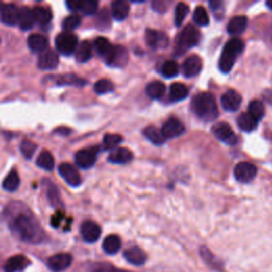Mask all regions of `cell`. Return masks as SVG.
<instances>
[{"mask_svg":"<svg viewBox=\"0 0 272 272\" xmlns=\"http://www.w3.org/2000/svg\"><path fill=\"white\" fill-rule=\"evenodd\" d=\"M11 231L19 240L27 243H40L44 239V231L35 217L26 212L18 213L10 221Z\"/></svg>","mask_w":272,"mask_h":272,"instance_id":"1","label":"cell"},{"mask_svg":"<svg viewBox=\"0 0 272 272\" xmlns=\"http://www.w3.org/2000/svg\"><path fill=\"white\" fill-rule=\"evenodd\" d=\"M191 107L199 118L204 121H212L217 118L218 107L215 97L211 93L198 94L192 100Z\"/></svg>","mask_w":272,"mask_h":272,"instance_id":"2","label":"cell"},{"mask_svg":"<svg viewBox=\"0 0 272 272\" xmlns=\"http://www.w3.org/2000/svg\"><path fill=\"white\" fill-rule=\"evenodd\" d=\"M244 48V44L239 38H232L230 40L224 50L222 55L220 57L219 61V68L222 72H229L233 65L235 64V61L237 57L242 53V50Z\"/></svg>","mask_w":272,"mask_h":272,"instance_id":"3","label":"cell"},{"mask_svg":"<svg viewBox=\"0 0 272 272\" xmlns=\"http://www.w3.org/2000/svg\"><path fill=\"white\" fill-rule=\"evenodd\" d=\"M199 31L195 26L188 24L183 29L177 38V46H176V53L178 55L184 54L186 50L189 48L196 46L199 41Z\"/></svg>","mask_w":272,"mask_h":272,"instance_id":"4","label":"cell"},{"mask_svg":"<svg viewBox=\"0 0 272 272\" xmlns=\"http://www.w3.org/2000/svg\"><path fill=\"white\" fill-rule=\"evenodd\" d=\"M56 47L61 55L70 56L76 53L78 37L69 32L60 33L56 38Z\"/></svg>","mask_w":272,"mask_h":272,"instance_id":"5","label":"cell"},{"mask_svg":"<svg viewBox=\"0 0 272 272\" xmlns=\"http://www.w3.org/2000/svg\"><path fill=\"white\" fill-rule=\"evenodd\" d=\"M98 151H99L98 147H92V148L79 150L75 155V160H76L77 165L83 168V169H88V168L93 167L97 160Z\"/></svg>","mask_w":272,"mask_h":272,"instance_id":"6","label":"cell"},{"mask_svg":"<svg viewBox=\"0 0 272 272\" xmlns=\"http://www.w3.org/2000/svg\"><path fill=\"white\" fill-rule=\"evenodd\" d=\"M257 174L256 167L249 162H241L234 168V176L241 183H249Z\"/></svg>","mask_w":272,"mask_h":272,"instance_id":"7","label":"cell"},{"mask_svg":"<svg viewBox=\"0 0 272 272\" xmlns=\"http://www.w3.org/2000/svg\"><path fill=\"white\" fill-rule=\"evenodd\" d=\"M213 133L219 140H221L230 146H234L237 142V138L233 132L230 125L226 122H218L213 127Z\"/></svg>","mask_w":272,"mask_h":272,"instance_id":"8","label":"cell"},{"mask_svg":"<svg viewBox=\"0 0 272 272\" xmlns=\"http://www.w3.org/2000/svg\"><path fill=\"white\" fill-rule=\"evenodd\" d=\"M72 263V256L69 253H58L48 258L47 266L50 270L60 272L70 267Z\"/></svg>","mask_w":272,"mask_h":272,"instance_id":"9","label":"cell"},{"mask_svg":"<svg viewBox=\"0 0 272 272\" xmlns=\"http://www.w3.org/2000/svg\"><path fill=\"white\" fill-rule=\"evenodd\" d=\"M59 174L66 182L72 186L78 187L81 184V177L77 168L68 163H63L59 166Z\"/></svg>","mask_w":272,"mask_h":272,"instance_id":"10","label":"cell"},{"mask_svg":"<svg viewBox=\"0 0 272 272\" xmlns=\"http://www.w3.org/2000/svg\"><path fill=\"white\" fill-rule=\"evenodd\" d=\"M161 131L165 139H170L180 136L185 131V128L179 119L170 118L163 125Z\"/></svg>","mask_w":272,"mask_h":272,"instance_id":"11","label":"cell"},{"mask_svg":"<svg viewBox=\"0 0 272 272\" xmlns=\"http://www.w3.org/2000/svg\"><path fill=\"white\" fill-rule=\"evenodd\" d=\"M241 97L234 89H229L221 97V106L226 111L234 112L240 107Z\"/></svg>","mask_w":272,"mask_h":272,"instance_id":"12","label":"cell"},{"mask_svg":"<svg viewBox=\"0 0 272 272\" xmlns=\"http://www.w3.org/2000/svg\"><path fill=\"white\" fill-rule=\"evenodd\" d=\"M81 235L86 242H96L101 235L100 227L93 221H85L81 226Z\"/></svg>","mask_w":272,"mask_h":272,"instance_id":"13","label":"cell"},{"mask_svg":"<svg viewBox=\"0 0 272 272\" xmlns=\"http://www.w3.org/2000/svg\"><path fill=\"white\" fill-rule=\"evenodd\" d=\"M37 65L41 69H55L59 65V56L54 50H45L38 57Z\"/></svg>","mask_w":272,"mask_h":272,"instance_id":"14","label":"cell"},{"mask_svg":"<svg viewBox=\"0 0 272 272\" xmlns=\"http://www.w3.org/2000/svg\"><path fill=\"white\" fill-rule=\"evenodd\" d=\"M202 69V60L198 56L188 57L183 63L182 71L186 78L196 77Z\"/></svg>","mask_w":272,"mask_h":272,"instance_id":"15","label":"cell"},{"mask_svg":"<svg viewBox=\"0 0 272 272\" xmlns=\"http://www.w3.org/2000/svg\"><path fill=\"white\" fill-rule=\"evenodd\" d=\"M30 265L29 260L23 255H14L10 257L4 266L5 272H21Z\"/></svg>","mask_w":272,"mask_h":272,"instance_id":"16","label":"cell"},{"mask_svg":"<svg viewBox=\"0 0 272 272\" xmlns=\"http://www.w3.org/2000/svg\"><path fill=\"white\" fill-rule=\"evenodd\" d=\"M18 17H19V10L17 7L13 4L5 5L2 10V21L7 26H16L18 23Z\"/></svg>","mask_w":272,"mask_h":272,"instance_id":"17","label":"cell"},{"mask_svg":"<svg viewBox=\"0 0 272 272\" xmlns=\"http://www.w3.org/2000/svg\"><path fill=\"white\" fill-rule=\"evenodd\" d=\"M95 48L97 50V53L106 60V62L108 64L114 55L115 46L110 43L108 38L98 37V38H96V41H95Z\"/></svg>","mask_w":272,"mask_h":272,"instance_id":"18","label":"cell"},{"mask_svg":"<svg viewBox=\"0 0 272 272\" xmlns=\"http://www.w3.org/2000/svg\"><path fill=\"white\" fill-rule=\"evenodd\" d=\"M123 256L129 263L134 266H141L147 262V254L138 247L127 249L123 253Z\"/></svg>","mask_w":272,"mask_h":272,"instance_id":"19","label":"cell"},{"mask_svg":"<svg viewBox=\"0 0 272 272\" xmlns=\"http://www.w3.org/2000/svg\"><path fill=\"white\" fill-rule=\"evenodd\" d=\"M146 40L148 45L153 48H163L168 45L167 35L157 30H147Z\"/></svg>","mask_w":272,"mask_h":272,"instance_id":"20","label":"cell"},{"mask_svg":"<svg viewBox=\"0 0 272 272\" xmlns=\"http://www.w3.org/2000/svg\"><path fill=\"white\" fill-rule=\"evenodd\" d=\"M133 159L132 152L127 148H118L109 155V162L113 164H127Z\"/></svg>","mask_w":272,"mask_h":272,"instance_id":"21","label":"cell"},{"mask_svg":"<svg viewBox=\"0 0 272 272\" xmlns=\"http://www.w3.org/2000/svg\"><path fill=\"white\" fill-rule=\"evenodd\" d=\"M35 19L33 15V11L29 8H22L19 10V17H18V24L21 30H30L34 26Z\"/></svg>","mask_w":272,"mask_h":272,"instance_id":"22","label":"cell"},{"mask_svg":"<svg viewBox=\"0 0 272 272\" xmlns=\"http://www.w3.org/2000/svg\"><path fill=\"white\" fill-rule=\"evenodd\" d=\"M248 19L245 16L233 17L228 24V32L232 35H239L247 28Z\"/></svg>","mask_w":272,"mask_h":272,"instance_id":"23","label":"cell"},{"mask_svg":"<svg viewBox=\"0 0 272 272\" xmlns=\"http://www.w3.org/2000/svg\"><path fill=\"white\" fill-rule=\"evenodd\" d=\"M28 46L33 53H44L48 47V40L42 34H31L28 37Z\"/></svg>","mask_w":272,"mask_h":272,"instance_id":"24","label":"cell"},{"mask_svg":"<svg viewBox=\"0 0 272 272\" xmlns=\"http://www.w3.org/2000/svg\"><path fill=\"white\" fill-rule=\"evenodd\" d=\"M128 60V54L127 50L121 46H115V51L112 59L108 63V65L114 66V67H121L126 65Z\"/></svg>","mask_w":272,"mask_h":272,"instance_id":"25","label":"cell"},{"mask_svg":"<svg viewBox=\"0 0 272 272\" xmlns=\"http://www.w3.org/2000/svg\"><path fill=\"white\" fill-rule=\"evenodd\" d=\"M129 11H130L129 5L126 2H122V0L114 2L112 4V14L116 20L121 21L126 19L129 14Z\"/></svg>","mask_w":272,"mask_h":272,"instance_id":"26","label":"cell"},{"mask_svg":"<svg viewBox=\"0 0 272 272\" xmlns=\"http://www.w3.org/2000/svg\"><path fill=\"white\" fill-rule=\"evenodd\" d=\"M102 248L108 254H116L121 248V240L117 235H109L103 240Z\"/></svg>","mask_w":272,"mask_h":272,"instance_id":"27","label":"cell"},{"mask_svg":"<svg viewBox=\"0 0 272 272\" xmlns=\"http://www.w3.org/2000/svg\"><path fill=\"white\" fill-rule=\"evenodd\" d=\"M200 254L203 258V261L207 264V266H210L212 269L217 270V271H221L224 268L222 263L220 262L218 258L211 252V250H209L207 248L202 247L200 249Z\"/></svg>","mask_w":272,"mask_h":272,"instance_id":"28","label":"cell"},{"mask_svg":"<svg viewBox=\"0 0 272 272\" xmlns=\"http://www.w3.org/2000/svg\"><path fill=\"white\" fill-rule=\"evenodd\" d=\"M92 51H93V47L88 41L82 42L76 49L77 61L80 63L87 62L90 59V57H92Z\"/></svg>","mask_w":272,"mask_h":272,"instance_id":"29","label":"cell"},{"mask_svg":"<svg viewBox=\"0 0 272 272\" xmlns=\"http://www.w3.org/2000/svg\"><path fill=\"white\" fill-rule=\"evenodd\" d=\"M257 121L252 117V116L247 112V113H242L238 119H237V125L241 129L242 131L245 132H251L255 130L257 127Z\"/></svg>","mask_w":272,"mask_h":272,"instance_id":"30","label":"cell"},{"mask_svg":"<svg viewBox=\"0 0 272 272\" xmlns=\"http://www.w3.org/2000/svg\"><path fill=\"white\" fill-rule=\"evenodd\" d=\"M36 164L38 167L43 168V169L47 171H51V170H54V168H55V159L53 157V154H51L49 151L45 150L40 155H38V158L36 160Z\"/></svg>","mask_w":272,"mask_h":272,"instance_id":"31","label":"cell"},{"mask_svg":"<svg viewBox=\"0 0 272 272\" xmlns=\"http://www.w3.org/2000/svg\"><path fill=\"white\" fill-rule=\"evenodd\" d=\"M187 96H188V88L183 83L176 82L170 86V99L172 101L183 100Z\"/></svg>","mask_w":272,"mask_h":272,"instance_id":"32","label":"cell"},{"mask_svg":"<svg viewBox=\"0 0 272 272\" xmlns=\"http://www.w3.org/2000/svg\"><path fill=\"white\" fill-rule=\"evenodd\" d=\"M32 11H33V15H34L35 22L40 23L42 26L48 24L50 22V20L53 19V14H51L50 10H48L46 8L36 7Z\"/></svg>","mask_w":272,"mask_h":272,"instance_id":"33","label":"cell"},{"mask_svg":"<svg viewBox=\"0 0 272 272\" xmlns=\"http://www.w3.org/2000/svg\"><path fill=\"white\" fill-rule=\"evenodd\" d=\"M248 113L252 116V117L258 122L263 119L265 116V107L264 103L260 100H253L249 107H248Z\"/></svg>","mask_w":272,"mask_h":272,"instance_id":"34","label":"cell"},{"mask_svg":"<svg viewBox=\"0 0 272 272\" xmlns=\"http://www.w3.org/2000/svg\"><path fill=\"white\" fill-rule=\"evenodd\" d=\"M147 95L152 99H160L165 93V85L161 81H152L147 85Z\"/></svg>","mask_w":272,"mask_h":272,"instance_id":"35","label":"cell"},{"mask_svg":"<svg viewBox=\"0 0 272 272\" xmlns=\"http://www.w3.org/2000/svg\"><path fill=\"white\" fill-rule=\"evenodd\" d=\"M20 183V179L17 171L12 170L4 180L3 187L8 191H15Z\"/></svg>","mask_w":272,"mask_h":272,"instance_id":"36","label":"cell"},{"mask_svg":"<svg viewBox=\"0 0 272 272\" xmlns=\"http://www.w3.org/2000/svg\"><path fill=\"white\" fill-rule=\"evenodd\" d=\"M144 134L154 145H162L165 141V137L163 136L162 131L158 130V129L153 126L147 127L144 130Z\"/></svg>","mask_w":272,"mask_h":272,"instance_id":"37","label":"cell"},{"mask_svg":"<svg viewBox=\"0 0 272 272\" xmlns=\"http://www.w3.org/2000/svg\"><path fill=\"white\" fill-rule=\"evenodd\" d=\"M193 20L199 26H207L210 23V18L209 15H207L206 10L202 6H198L195 9V12H193Z\"/></svg>","mask_w":272,"mask_h":272,"instance_id":"38","label":"cell"},{"mask_svg":"<svg viewBox=\"0 0 272 272\" xmlns=\"http://www.w3.org/2000/svg\"><path fill=\"white\" fill-rule=\"evenodd\" d=\"M188 12H189V8L186 4H183V3L178 4V6L176 7V14H175L176 26L180 27V26L183 23L185 17L188 14Z\"/></svg>","mask_w":272,"mask_h":272,"instance_id":"39","label":"cell"},{"mask_svg":"<svg viewBox=\"0 0 272 272\" xmlns=\"http://www.w3.org/2000/svg\"><path fill=\"white\" fill-rule=\"evenodd\" d=\"M122 141V137L117 134H107L103 138V148L106 150H112L117 147Z\"/></svg>","mask_w":272,"mask_h":272,"instance_id":"40","label":"cell"},{"mask_svg":"<svg viewBox=\"0 0 272 272\" xmlns=\"http://www.w3.org/2000/svg\"><path fill=\"white\" fill-rule=\"evenodd\" d=\"M162 73L166 78H172L179 73V65L176 61H166L163 64Z\"/></svg>","mask_w":272,"mask_h":272,"instance_id":"41","label":"cell"},{"mask_svg":"<svg viewBox=\"0 0 272 272\" xmlns=\"http://www.w3.org/2000/svg\"><path fill=\"white\" fill-rule=\"evenodd\" d=\"M80 23H81V17L77 14H72L63 20V29L66 31H71L79 27Z\"/></svg>","mask_w":272,"mask_h":272,"instance_id":"42","label":"cell"},{"mask_svg":"<svg viewBox=\"0 0 272 272\" xmlns=\"http://www.w3.org/2000/svg\"><path fill=\"white\" fill-rule=\"evenodd\" d=\"M113 89H114V85L108 79H101L98 82H96V84H95V92L98 95H103V94L110 93V92H112Z\"/></svg>","mask_w":272,"mask_h":272,"instance_id":"43","label":"cell"},{"mask_svg":"<svg viewBox=\"0 0 272 272\" xmlns=\"http://www.w3.org/2000/svg\"><path fill=\"white\" fill-rule=\"evenodd\" d=\"M20 150H21V153L26 159H31L33 157L35 150H36V145L34 144V142L26 139L21 142Z\"/></svg>","mask_w":272,"mask_h":272,"instance_id":"44","label":"cell"},{"mask_svg":"<svg viewBox=\"0 0 272 272\" xmlns=\"http://www.w3.org/2000/svg\"><path fill=\"white\" fill-rule=\"evenodd\" d=\"M98 9V3L94 2V0H86V2H82L81 6V12H83L86 15H93L94 13Z\"/></svg>","mask_w":272,"mask_h":272,"instance_id":"45","label":"cell"},{"mask_svg":"<svg viewBox=\"0 0 272 272\" xmlns=\"http://www.w3.org/2000/svg\"><path fill=\"white\" fill-rule=\"evenodd\" d=\"M66 6L68 7V9L70 11L77 12V11H80L81 10L82 2H77V0H70V2H67L66 3Z\"/></svg>","mask_w":272,"mask_h":272,"instance_id":"46","label":"cell"},{"mask_svg":"<svg viewBox=\"0 0 272 272\" xmlns=\"http://www.w3.org/2000/svg\"><path fill=\"white\" fill-rule=\"evenodd\" d=\"M95 272H130V271H127V270H121L118 268H114V267H110L109 269H105L102 267H97L95 268Z\"/></svg>","mask_w":272,"mask_h":272,"instance_id":"47","label":"cell"},{"mask_svg":"<svg viewBox=\"0 0 272 272\" xmlns=\"http://www.w3.org/2000/svg\"><path fill=\"white\" fill-rule=\"evenodd\" d=\"M266 5H267V7L270 8V10H272V0H269V2L266 3Z\"/></svg>","mask_w":272,"mask_h":272,"instance_id":"48","label":"cell"},{"mask_svg":"<svg viewBox=\"0 0 272 272\" xmlns=\"http://www.w3.org/2000/svg\"><path fill=\"white\" fill-rule=\"evenodd\" d=\"M4 6H5V5H4V4H3L2 2H0V11H2V10H3V8H4Z\"/></svg>","mask_w":272,"mask_h":272,"instance_id":"49","label":"cell"}]
</instances>
